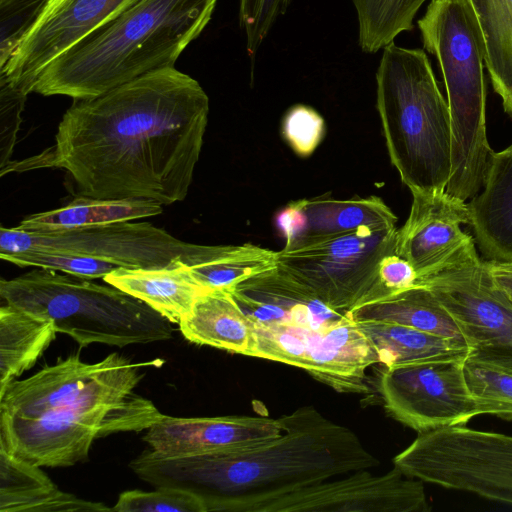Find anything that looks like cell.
Here are the masks:
<instances>
[{
  "label": "cell",
  "instance_id": "1",
  "mask_svg": "<svg viewBox=\"0 0 512 512\" xmlns=\"http://www.w3.org/2000/svg\"><path fill=\"white\" fill-rule=\"evenodd\" d=\"M209 98L173 67L152 71L64 113L55 144L11 171L61 168L76 197L186 198L208 123Z\"/></svg>",
  "mask_w": 512,
  "mask_h": 512
},
{
  "label": "cell",
  "instance_id": "2",
  "mask_svg": "<svg viewBox=\"0 0 512 512\" xmlns=\"http://www.w3.org/2000/svg\"><path fill=\"white\" fill-rule=\"evenodd\" d=\"M280 419L281 434L257 444L181 456L151 449L129 467L155 488L193 493L205 512H259L295 490L379 465L352 430L311 406Z\"/></svg>",
  "mask_w": 512,
  "mask_h": 512
},
{
  "label": "cell",
  "instance_id": "3",
  "mask_svg": "<svg viewBox=\"0 0 512 512\" xmlns=\"http://www.w3.org/2000/svg\"><path fill=\"white\" fill-rule=\"evenodd\" d=\"M145 363L113 353L97 363L59 359L0 393V449L39 467L87 458L94 440L140 432L163 414L135 392Z\"/></svg>",
  "mask_w": 512,
  "mask_h": 512
},
{
  "label": "cell",
  "instance_id": "4",
  "mask_svg": "<svg viewBox=\"0 0 512 512\" xmlns=\"http://www.w3.org/2000/svg\"><path fill=\"white\" fill-rule=\"evenodd\" d=\"M217 0H139L38 76L33 92L98 97L152 71L173 67L206 28Z\"/></svg>",
  "mask_w": 512,
  "mask_h": 512
},
{
  "label": "cell",
  "instance_id": "5",
  "mask_svg": "<svg viewBox=\"0 0 512 512\" xmlns=\"http://www.w3.org/2000/svg\"><path fill=\"white\" fill-rule=\"evenodd\" d=\"M376 107L392 165L411 193L446 190L451 174V121L424 49L395 42L376 71Z\"/></svg>",
  "mask_w": 512,
  "mask_h": 512
},
{
  "label": "cell",
  "instance_id": "6",
  "mask_svg": "<svg viewBox=\"0 0 512 512\" xmlns=\"http://www.w3.org/2000/svg\"><path fill=\"white\" fill-rule=\"evenodd\" d=\"M417 26L447 94L451 174L445 191L466 202L482 189L493 152L486 135L482 32L468 0H430Z\"/></svg>",
  "mask_w": 512,
  "mask_h": 512
},
{
  "label": "cell",
  "instance_id": "7",
  "mask_svg": "<svg viewBox=\"0 0 512 512\" xmlns=\"http://www.w3.org/2000/svg\"><path fill=\"white\" fill-rule=\"evenodd\" d=\"M58 271L35 268L1 279L6 304L51 320L57 332L80 346L124 347L171 338V322L141 300L109 285Z\"/></svg>",
  "mask_w": 512,
  "mask_h": 512
},
{
  "label": "cell",
  "instance_id": "8",
  "mask_svg": "<svg viewBox=\"0 0 512 512\" xmlns=\"http://www.w3.org/2000/svg\"><path fill=\"white\" fill-rule=\"evenodd\" d=\"M405 475L512 506V436L465 425L420 432L393 458Z\"/></svg>",
  "mask_w": 512,
  "mask_h": 512
},
{
  "label": "cell",
  "instance_id": "9",
  "mask_svg": "<svg viewBox=\"0 0 512 512\" xmlns=\"http://www.w3.org/2000/svg\"><path fill=\"white\" fill-rule=\"evenodd\" d=\"M220 245L182 241L163 228L140 221H122L53 232L0 229V255L60 252L88 256L125 268H159L177 260L197 265L209 260Z\"/></svg>",
  "mask_w": 512,
  "mask_h": 512
},
{
  "label": "cell",
  "instance_id": "10",
  "mask_svg": "<svg viewBox=\"0 0 512 512\" xmlns=\"http://www.w3.org/2000/svg\"><path fill=\"white\" fill-rule=\"evenodd\" d=\"M396 227L362 228L297 249L276 251V267L338 312L366 299L382 260L395 252Z\"/></svg>",
  "mask_w": 512,
  "mask_h": 512
},
{
  "label": "cell",
  "instance_id": "11",
  "mask_svg": "<svg viewBox=\"0 0 512 512\" xmlns=\"http://www.w3.org/2000/svg\"><path fill=\"white\" fill-rule=\"evenodd\" d=\"M247 356L295 366L337 392L357 394L370 391L366 370L379 363L373 346L348 311L319 329L254 323Z\"/></svg>",
  "mask_w": 512,
  "mask_h": 512
},
{
  "label": "cell",
  "instance_id": "12",
  "mask_svg": "<svg viewBox=\"0 0 512 512\" xmlns=\"http://www.w3.org/2000/svg\"><path fill=\"white\" fill-rule=\"evenodd\" d=\"M417 284L428 288L459 325L472 360L512 374V304L478 254Z\"/></svg>",
  "mask_w": 512,
  "mask_h": 512
},
{
  "label": "cell",
  "instance_id": "13",
  "mask_svg": "<svg viewBox=\"0 0 512 512\" xmlns=\"http://www.w3.org/2000/svg\"><path fill=\"white\" fill-rule=\"evenodd\" d=\"M465 360L384 366L378 391L387 414L419 433L468 423L479 412L466 384Z\"/></svg>",
  "mask_w": 512,
  "mask_h": 512
},
{
  "label": "cell",
  "instance_id": "14",
  "mask_svg": "<svg viewBox=\"0 0 512 512\" xmlns=\"http://www.w3.org/2000/svg\"><path fill=\"white\" fill-rule=\"evenodd\" d=\"M139 0H44L0 78L27 95L40 73Z\"/></svg>",
  "mask_w": 512,
  "mask_h": 512
},
{
  "label": "cell",
  "instance_id": "15",
  "mask_svg": "<svg viewBox=\"0 0 512 512\" xmlns=\"http://www.w3.org/2000/svg\"><path fill=\"white\" fill-rule=\"evenodd\" d=\"M423 482L397 467L374 475L368 469L295 490L259 512H427Z\"/></svg>",
  "mask_w": 512,
  "mask_h": 512
},
{
  "label": "cell",
  "instance_id": "16",
  "mask_svg": "<svg viewBox=\"0 0 512 512\" xmlns=\"http://www.w3.org/2000/svg\"><path fill=\"white\" fill-rule=\"evenodd\" d=\"M468 204L446 191L412 193L405 224L397 230L395 253L415 269L418 282L477 254L469 224Z\"/></svg>",
  "mask_w": 512,
  "mask_h": 512
},
{
  "label": "cell",
  "instance_id": "17",
  "mask_svg": "<svg viewBox=\"0 0 512 512\" xmlns=\"http://www.w3.org/2000/svg\"><path fill=\"white\" fill-rule=\"evenodd\" d=\"M280 418L263 416L174 417L164 415L143 440L166 456L232 451L280 435Z\"/></svg>",
  "mask_w": 512,
  "mask_h": 512
},
{
  "label": "cell",
  "instance_id": "18",
  "mask_svg": "<svg viewBox=\"0 0 512 512\" xmlns=\"http://www.w3.org/2000/svg\"><path fill=\"white\" fill-rule=\"evenodd\" d=\"M284 249H297L362 228L396 227L397 217L376 196L338 200L328 196L289 203L279 214Z\"/></svg>",
  "mask_w": 512,
  "mask_h": 512
},
{
  "label": "cell",
  "instance_id": "19",
  "mask_svg": "<svg viewBox=\"0 0 512 512\" xmlns=\"http://www.w3.org/2000/svg\"><path fill=\"white\" fill-rule=\"evenodd\" d=\"M229 292L256 324L319 329L338 321L346 313L325 305L276 266L237 283Z\"/></svg>",
  "mask_w": 512,
  "mask_h": 512
},
{
  "label": "cell",
  "instance_id": "20",
  "mask_svg": "<svg viewBox=\"0 0 512 512\" xmlns=\"http://www.w3.org/2000/svg\"><path fill=\"white\" fill-rule=\"evenodd\" d=\"M476 241L486 258L512 260V144L492 152L484 185L468 203Z\"/></svg>",
  "mask_w": 512,
  "mask_h": 512
},
{
  "label": "cell",
  "instance_id": "21",
  "mask_svg": "<svg viewBox=\"0 0 512 512\" xmlns=\"http://www.w3.org/2000/svg\"><path fill=\"white\" fill-rule=\"evenodd\" d=\"M103 280L177 324L192 310L197 299L210 291L194 278L190 265L181 260L159 268L119 267Z\"/></svg>",
  "mask_w": 512,
  "mask_h": 512
},
{
  "label": "cell",
  "instance_id": "22",
  "mask_svg": "<svg viewBox=\"0 0 512 512\" xmlns=\"http://www.w3.org/2000/svg\"><path fill=\"white\" fill-rule=\"evenodd\" d=\"M105 512L112 508L61 491L39 466L0 449V512Z\"/></svg>",
  "mask_w": 512,
  "mask_h": 512
},
{
  "label": "cell",
  "instance_id": "23",
  "mask_svg": "<svg viewBox=\"0 0 512 512\" xmlns=\"http://www.w3.org/2000/svg\"><path fill=\"white\" fill-rule=\"evenodd\" d=\"M178 325L192 343L242 355L248 354L254 330L253 321L227 289L201 295Z\"/></svg>",
  "mask_w": 512,
  "mask_h": 512
},
{
  "label": "cell",
  "instance_id": "24",
  "mask_svg": "<svg viewBox=\"0 0 512 512\" xmlns=\"http://www.w3.org/2000/svg\"><path fill=\"white\" fill-rule=\"evenodd\" d=\"M348 312L356 322L397 323L452 338L468 346L455 319L435 295L423 285L417 284L405 290L361 302Z\"/></svg>",
  "mask_w": 512,
  "mask_h": 512
},
{
  "label": "cell",
  "instance_id": "25",
  "mask_svg": "<svg viewBox=\"0 0 512 512\" xmlns=\"http://www.w3.org/2000/svg\"><path fill=\"white\" fill-rule=\"evenodd\" d=\"M162 211L161 204L150 200L76 197L63 207L26 217L16 228L27 232H53L143 219Z\"/></svg>",
  "mask_w": 512,
  "mask_h": 512
},
{
  "label": "cell",
  "instance_id": "26",
  "mask_svg": "<svg viewBox=\"0 0 512 512\" xmlns=\"http://www.w3.org/2000/svg\"><path fill=\"white\" fill-rule=\"evenodd\" d=\"M356 322V321H355ZM384 366L436 359H467L469 347L458 340L384 321L356 322Z\"/></svg>",
  "mask_w": 512,
  "mask_h": 512
},
{
  "label": "cell",
  "instance_id": "27",
  "mask_svg": "<svg viewBox=\"0 0 512 512\" xmlns=\"http://www.w3.org/2000/svg\"><path fill=\"white\" fill-rule=\"evenodd\" d=\"M56 333L51 320L6 303L0 307V393L36 363Z\"/></svg>",
  "mask_w": 512,
  "mask_h": 512
},
{
  "label": "cell",
  "instance_id": "28",
  "mask_svg": "<svg viewBox=\"0 0 512 512\" xmlns=\"http://www.w3.org/2000/svg\"><path fill=\"white\" fill-rule=\"evenodd\" d=\"M485 47V68L504 111L512 117V0H468Z\"/></svg>",
  "mask_w": 512,
  "mask_h": 512
},
{
  "label": "cell",
  "instance_id": "29",
  "mask_svg": "<svg viewBox=\"0 0 512 512\" xmlns=\"http://www.w3.org/2000/svg\"><path fill=\"white\" fill-rule=\"evenodd\" d=\"M428 0H351L358 24V45L376 53L403 32L414 29V19Z\"/></svg>",
  "mask_w": 512,
  "mask_h": 512
},
{
  "label": "cell",
  "instance_id": "30",
  "mask_svg": "<svg viewBox=\"0 0 512 512\" xmlns=\"http://www.w3.org/2000/svg\"><path fill=\"white\" fill-rule=\"evenodd\" d=\"M276 266V251L246 243L220 245L209 260L190 265L194 278L207 290H229L237 283Z\"/></svg>",
  "mask_w": 512,
  "mask_h": 512
},
{
  "label": "cell",
  "instance_id": "31",
  "mask_svg": "<svg viewBox=\"0 0 512 512\" xmlns=\"http://www.w3.org/2000/svg\"><path fill=\"white\" fill-rule=\"evenodd\" d=\"M464 376L479 415L512 420V374L467 358Z\"/></svg>",
  "mask_w": 512,
  "mask_h": 512
},
{
  "label": "cell",
  "instance_id": "32",
  "mask_svg": "<svg viewBox=\"0 0 512 512\" xmlns=\"http://www.w3.org/2000/svg\"><path fill=\"white\" fill-rule=\"evenodd\" d=\"M4 261L20 267L43 268L86 278H104L119 266L93 257L60 252H23L0 255Z\"/></svg>",
  "mask_w": 512,
  "mask_h": 512
},
{
  "label": "cell",
  "instance_id": "33",
  "mask_svg": "<svg viewBox=\"0 0 512 512\" xmlns=\"http://www.w3.org/2000/svg\"><path fill=\"white\" fill-rule=\"evenodd\" d=\"M112 511L116 512H205L193 493L170 487L154 491L128 490L121 493Z\"/></svg>",
  "mask_w": 512,
  "mask_h": 512
},
{
  "label": "cell",
  "instance_id": "34",
  "mask_svg": "<svg viewBox=\"0 0 512 512\" xmlns=\"http://www.w3.org/2000/svg\"><path fill=\"white\" fill-rule=\"evenodd\" d=\"M293 0H239V23L245 35L246 51L254 58L275 22Z\"/></svg>",
  "mask_w": 512,
  "mask_h": 512
},
{
  "label": "cell",
  "instance_id": "35",
  "mask_svg": "<svg viewBox=\"0 0 512 512\" xmlns=\"http://www.w3.org/2000/svg\"><path fill=\"white\" fill-rule=\"evenodd\" d=\"M324 120L305 105L292 107L283 121V135L292 149L301 156L310 155L324 135Z\"/></svg>",
  "mask_w": 512,
  "mask_h": 512
},
{
  "label": "cell",
  "instance_id": "36",
  "mask_svg": "<svg viewBox=\"0 0 512 512\" xmlns=\"http://www.w3.org/2000/svg\"><path fill=\"white\" fill-rule=\"evenodd\" d=\"M44 0H14L0 6V68L9 60L16 44L34 21Z\"/></svg>",
  "mask_w": 512,
  "mask_h": 512
},
{
  "label": "cell",
  "instance_id": "37",
  "mask_svg": "<svg viewBox=\"0 0 512 512\" xmlns=\"http://www.w3.org/2000/svg\"><path fill=\"white\" fill-rule=\"evenodd\" d=\"M27 94L0 78L1 170L10 163Z\"/></svg>",
  "mask_w": 512,
  "mask_h": 512
},
{
  "label": "cell",
  "instance_id": "38",
  "mask_svg": "<svg viewBox=\"0 0 512 512\" xmlns=\"http://www.w3.org/2000/svg\"><path fill=\"white\" fill-rule=\"evenodd\" d=\"M417 283L418 276L413 266L394 252L382 260L378 284L362 302L411 288Z\"/></svg>",
  "mask_w": 512,
  "mask_h": 512
},
{
  "label": "cell",
  "instance_id": "39",
  "mask_svg": "<svg viewBox=\"0 0 512 512\" xmlns=\"http://www.w3.org/2000/svg\"><path fill=\"white\" fill-rule=\"evenodd\" d=\"M487 265L495 284L512 304V260H490Z\"/></svg>",
  "mask_w": 512,
  "mask_h": 512
},
{
  "label": "cell",
  "instance_id": "40",
  "mask_svg": "<svg viewBox=\"0 0 512 512\" xmlns=\"http://www.w3.org/2000/svg\"><path fill=\"white\" fill-rule=\"evenodd\" d=\"M12 1H14V0H0V6L7 5V4L11 3Z\"/></svg>",
  "mask_w": 512,
  "mask_h": 512
}]
</instances>
